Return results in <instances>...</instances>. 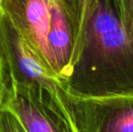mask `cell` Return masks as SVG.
<instances>
[{
  "mask_svg": "<svg viewBox=\"0 0 133 132\" xmlns=\"http://www.w3.org/2000/svg\"><path fill=\"white\" fill-rule=\"evenodd\" d=\"M81 50L68 79L85 96L133 92V0H83Z\"/></svg>",
  "mask_w": 133,
  "mask_h": 132,
  "instance_id": "obj_1",
  "label": "cell"
},
{
  "mask_svg": "<svg viewBox=\"0 0 133 132\" xmlns=\"http://www.w3.org/2000/svg\"><path fill=\"white\" fill-rule=\"evenodd\" d=\"M56 90L79 132H133V92L80 95L60 80Z\"/></svg>",
  "mask_w": 133,
  "mask_h": 132,
  "instance_id": "obj_2",
  "label": "cell"
},
{
  "mask_svg": "<svg viewBox=\"0 0 133 132\" xmlns=\"http://www.w3.org/2000/svg\"><path fill=\"white\" fill-rule=\"evenodd\" d=\"M56 86L49 91L5 81L0 106L8 109L26 132H79L58 98Z\"/></svg>",
  "mask_w": 133,
  "mask_h": 132,
  "instance_id": "obj_3",
  "label": "cell"
},
{
  "mask_svg": "<svg viewBox=\"0 0 133 132\" xmlns=\"http://www.w3.org/2000/svg\"><path fill=\"white\" fill-rule=\"evenodd\" d=\"M0 49L5 72V81L18 86L55 89L58 80L43 64L8 18L0 11Z\"/></svg>",
  "mask_w": 133,
  "mask_h": 132,
  "instance_id": "obj_4",
  "label": "cell"
},
{
  "mask_svg": "<svg viewBox=\"0 0 133 132\" xmlns=\"http://www.w3.org/2000/svg\"><path fill=\"white\" fill-rule=\"evenodd\" d=\"M0 11L45 68L55 76L47 45L51 0H0Z\"/></svg>",
  "mask_w": 133,
  "mask_h": 132,
  "instance_id": "obj_5",
  "label": "cell"
},
{
  "mask_svg": "<svg viewBox=\"0 0 133 132\" xmlns=\"http://www.w3.org/2000/svg\"><path fill=\"white\" fill-rule=\"evenodd\" d=\"M47 45L54 74L60 81H65L76 62V38L72 17L60 0H51Z\"/></svg>",
  "mask_w": 133,
  "mask_h": 132,
  "instance_id": "obj_6",
  "label": "cell"
},
{
  "mask_svg": "<svg viewBox=\"0 0 133 132\" xmlns=\"http://www.w3.org/2000/svg\"><path fill=\"white\" fill-rule=\"evenodd\" d=\"M0 132H26L8 109L0 106Z\"/></svg>",
  "mask_w": 133,
  "mask_h": 132,
  "instance_id": "obj_7",
  "label": "cell"
},
{
  "mask_svg": "<svg viewBox=\"0 0 133 132\" xmlns=\"http://www.w3.org/2000/svg\"><path fill=\"white\" fill-rule=\"evenodd\" d=\"M5 66H4L3 56H2L1 49H0V104H1L3 90H4V86H5Z\"/></svg>",
  "mask_w": 133,
  "mask_h": 132,
  "instance_id": "obj_8",
  "label": "cell"
}]
</instances>
